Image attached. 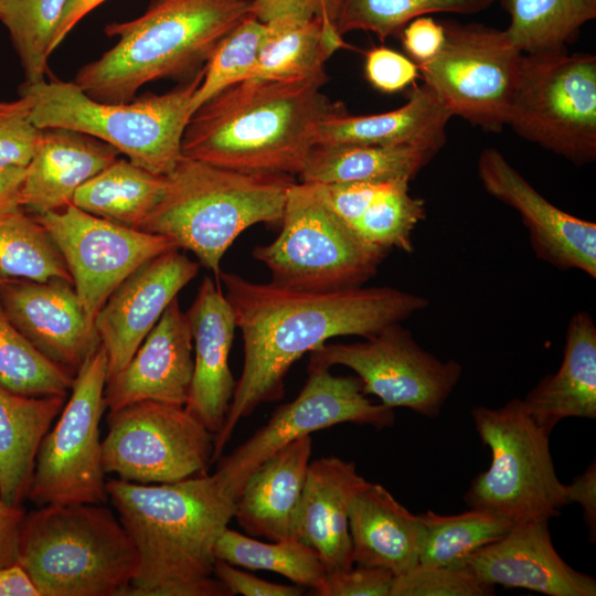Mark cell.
Returning a JSON list of instances; mask_svg holds the SVG:
<instances>
[{
    "label": "cell",
    "mask_w": 596,
    "mask_h": 596,
    "mask_svg": "<svg viewBox=\"0 0 596 596\" xmlns=\"http://www.w3.org/2000/svg\"><path fill=\"white\" fill-rule=\"evenodd\" d=\"M445 41L432 60L417 65L419 75L450 111L472 126L499 132L522 53L505 30L481 23L440 21Z\"/></svg>",
    "instance_id": "12"
},
{
    "label": "cell",
    "mask_w": 596,
    "mask_h": 596,
    "mask_svg": "<svg viewBox=\"0 0 596 596\" xmlns=\"http://www.w3.org/2000/svg\"><path fill=\"white\" fill-rule=\"evenodd\" d=\"M214 575L225 585L231 596L235 594L244 596H300L304 592L300 585L272 583L240 571L234 565L221 560L214 562Z\"/></svg>",
    "instance_id": "48"
},
{
    "label": "cell",
    "mask_w": 596,
    "mask_h": 596,
    "mask_svg": "<svg viewBox=\"0 0 596 596\" xmlns=\"http://www.w3.org/2000/svg\"><path fill=\"white\" fill-rule=\"evenodd\" d=\"M105 0H67L53 36L50 51L57 49L71 30Z\"/></svg>",
    "instance_id": "52"
},
{
    "label": "cell",
    "mask_w": 596,
    "mask_h": 596,
    "mask_svg": "<svg viewBox=\"0 0 596 596\" xmlns=\"http://www.w3.org/2000/svg\"><path fill=\"white\" fill-rule=\"evenodd\" d=\"M422 533L418 564L459 568L473 552L503 536L513 523L471 509L459 514H418Z\"/></svg>",
    "instance_id": "34"
},
{
    "label": "cell",
    "mask_w": 596,
    "mask_h": 596,
    "mask_svg": "<svg viewBox=\"0 0 596 596\" xmlns=\"http://www.w3.org/2000/svg\"><path fill=\"white\" fill-rule=\"evenodd\" d=\"M507 126L576 166L596 159V56L522 54Z\"/></svg>",
    "instance_id": "10"
},
{
    "label": "cell",
    "mask_w": 596,
    "mask_h": 596,
    "mask_svg": "<svg viewBox=\"0 0 596 596\" xmlns=\"http://www.w3.org/2000/svg\"><path fill=\"white\" fill-rule=\"evenodd\" d=\"M336 28L340 35L352 31L374 33L381 41L400 35L415 18L432 13L477 14L497 0H338Z\"/></svg>",
    "instance_id": "37"
},
{
    "label": "cell",
    "mask_w": 596,
    "mask_h": 596,
    "mask_svg": "<svg viewBox=\"0 0 596 596\" xmlns=\"http://www.w3.org/2000/svg\"><path fill=\"white\" fill-rule=\"evenodd\" d=\"M107 374L100 345L75 374L55 426L42 439L28 493L34 504L108 502L99 429Z\"/></svg>",
    "instance_id": "11"
},
{
    "label": "cell",
    "mask_w": 596,
    "mask_h": 596,
    "mask_svg": "<svg viewBox=\"0 0 596 596\" xmlns=\"http://www.w3.org/2000/svg\"><path fill=\"white\" fill-rule=\"evenodd\" d=\"M369 482L353 461L330 456L309 462L292 536L319 554L327 573L354 564L349 508Z\"/></svg>",
    "instance_id": "23"
},
{
    "label": "cell",
    "mask_w": 596,
    "mask_h": 596,
    "mask_svg": "<svg viewBox=\"0 0 596 596\" xmlns=\"http://www.w3.org/2000/svg\"><path fill=\"white\" fill-rule=\"evenodd\" d=\"M267 31L252 78L295 79L327 76L326 61L345 47L336 25L320 18L279 19Z\"/></svg>",
    "instance_id": "31"
},
{
    "label": "cell",
    "mask_w": 596,
    "mask_h": 596,
    "mask_svg": "<svg viewBox=\"0 0 596 596\" xmlns=\"http://www.w3.org/2000/svg\"><path fill=\"white\" fill-rule=\"evenodd\" d=\"M105 473L136 483H169L206 473L213 434L184 405L140 401L107 416Z\"/></svg>",
    "instance_id": "13"
},
{
    "label": "cell",
    "mask_w": 596,
    "mask_h": 596,
    "mask_svg": "<svg viewBox=\"0 0 596 596\" xmlns=\"http://www.w3.org/2000/svg\"><path fill=\"white\" fill-rule=\"evenodd\" d=\"M492 587L478 582L464 567L417 564L394 577L391 596H487Z\"/></svg>",
    "instance_id": "42"
},
{
    "label": "cell",
    "mask_w": 596,
    "mask_h": 596,
    "mask_svg": "<svg viewBox=\"0 0 596 596\" xmlns=\"http://www.w3.org/2000/svg\"><path fill=\"white\" fill-rule=\"evenodd\" d=\"M108 501L139 556L124 596H231L214 575V546L235 499L215 473L175 482L106 481Z\"/></svg>",
    "instance_id": "2"
},
{
    "label": "cell",
    "mask_w": 596,
    "mask_h": 596,
    "mask_svg": "<svg viewBox=\"0 0 596 596\" xmlns=\"http://www.w3.org/2000/svg\"><path fill=\"white\" fill-rule=\"evenodd\" d=\"M193 338V375L185 408L215 436L236 386L228 355L236 329L220 280L204 276L185 312Z\"/></svg>",
    "instance_id": "22"
},
{
    "label": "cell",
    "mask_w": 596,
    "mask_h": 596,
    "mask_svg": "<svg viewBox=\"0 0 596 596\" xmlns=\"http://www.w3.org/2000/svg\"><path fill=\"white\" fill-rule=\"evenodd\" d=\"M394 577L383 567L356 565L326 573L313 592L318 596H391Z\"/></svg>",
    "instance_id": "44"
},
{
    "label": "cell",
    "mask_w": 596,
    "mask_h": 596,
    "mask_svg": "<svg viewBox=\"0 0 596 596\" xmlns=\"http://www.w3.org/2000/svg\"><path fill=\"white\" fill-rule=\"evenodd\" d=\"M353 563L383 567L395 576L418 564V514L402 505L382 485L369 482L349 508Z\"/></svg>",
    "instance_id": "27"
},
{
    "label": "cell",
    "mask_w": 596,
    "mask_h": 596,
    "mask_svg": "<svg viewBox=\"0 0 596 596\" xmlns=\"http://www.w3.org/2000/svg\"><path fill=\"white\" fill-rule=\"evenodd\" d=\"M34 216L57 245L74 288L94 321L127 276L151 258L178 248L162 235L113 223L72 203Z\"/></svg>",
    "instance_id": "16"
},
{
    "label": "cell",
    "mask_w": 596,
    "mask_h": 596,
    "mask_svg": "<svg viewBox=\"0 0 596 596\" xmlns=\"http://www.w3.org/2000/svg\"><path fill=\"white\" fill-rule=\"evenodd\" d=\"M166 175L117 158L75 192L72 204L95 216L139 230L160 201Z\"/></svg>",
    "instance_id": "32"
},
{
    "label": "cell",
    "mask_w": 596,
    "mask_h": 596,
    "mask_svg": "<svg viewBox=\"0 0 596 596\" xmlns=\"http://www.w3.org/2000/svg\"><path fill=\"white\" fill-rule=\"evenodd\" d=\"M438 153L421 146L315 145L301 182H409Z\"/></svg>",
    "instance_id": "30"
},
{
    "label": "cell",
    "mask_w": 596,
    "mask_h": 596,
    "mask_svg": "<svg viewBox=\"0 0 596 596\" xmlns=\"http://www.w3.org/2000/svg\"><path fill=\"white\" fill-rule=\"evenodd\" d=\"M179 249L160 254L135 269L95 317L108 359L107 377L130 361L169 304L198 275L200 264Z\"/></svg>",
    "instance_id": "19"
},
{
    "label": "cell",
    "mask_w": 596,
    "mask_h": 596,
    "mask_svg": "<svg viewBox=\"0 0 596 596\" xmlns=\"http://www.w3.org/2000/svg\"><path fill=\"white\" fill-rule=\"evenodd\" d=\"M390 183L354 181L318 185L328 205L351 227Z\"/></svg>",
    "instance_id": "46"
},
{
    "label": "cell",
    "mask_w": 596,
    "mask_h": 596,
    "mask_svg": "<svg viewBox=\"0 0 596 596\" xmlns=\"http://www.w3.org/2000/svg\"><path fill=\"white\" fill-rule=\"evenodd\" d=\"M74 375L45 358L10 321L0 301V385L26 396H66Z\"/></svg>",
    "instance_id": "38"
},
{
    "label": "cell",
    "mask_w": 596,
    "mask_h": 596,
    "mask_svg": "<svg viewBox=\"0 0 596 596\" xmlns=\"http://www.w3.org/2000/svg\"><path fill=\"white\" fill-rule=\"evenodd\" d=\"M364 71L369 83L386 94L403 91L419 76L414 61L385 46L373 47L368 52Z\"/></svg>",
    "instance_id": "45"
},
{
    "label": "cell",
    "mask_w": 596,
    "mask_h": 596,
    "mask_svg": "<svg viewBox=\"0 0 596 596\" xmlns=\"http://www.w3.org/2000/svg\"><path fill=\"white\" fill-rule=\"evenodd\" d=\"M41 135L42 129L32 121L26 98L0 102V169L25 168Z\"/></svg>",
    "instance_id": "43"
},
{
    "label": "cell",
    "mask_w": 596,
    "mask_h": 596,
    "mask_svg": "<svg viewBox=\"0 0 596 596\" xmlns=\"http://www.w3.org/2000/svg\"><path fill=\"white\" fill-rule=\"evenodd\" d=\"M522 401L550 434L565 418H596V326L589 312L572 316L558 370L542 377Z\"/></svg>",
    "instance_id": "28"
},
{
    "label": "cell",
    "mask_w": 596,
    "mask_h": 596,
    "mask_svg": "<svg viewBox=\"0 0 596 596\" xmlns=\"http://www.w3.org/2000/svg\"><path fill=\"white\" fill-rule=\"evenodd\" d=\"M476 430L491 451L488 470L471 481L465 501L514 523L550 520L567 504L566 485L556 475L550 433L528 412L521 398L471 409Z\"/></svg>",
    "instance_id": "9"
},
{
    "label": "cell",
    "mask_w": 596,
    "mask_h": 596,
    "mask_svg": "<svg viewBox=\"0 0 596 596\" xmlns=\"http://www.w3.org/2000/svg\"><path fill=\"white\" fill-rule=\"evenodd\" d=\"M17 563L40 596H124L139 556L109 508L47 504L25 513Z\"/></svg>",
    "instance_id": "6"
},
{
    "label": "cell",
    "mask_w": 596,
    "mask_h": 596,
    "mask_svg": "<svg viewBox=\"0 0 596 596\" xmlns=\"http://www.w3.org/2000/svg\"><path fill=\"white\" fill-rule=\"evenodd\" d=\"M24 515L22 505L8 504L0 497V567L18 562L19 536Z\"/></svg>",
    "instance_id": "50"
},
{
    "label": "cell",
    "mask_w": 596,
    "mask_h": 596,
    "mask_svg": "<svg viewBox=\"0 0 596 596\" xmlns=\"http://www.w3.org/2000/svg\"><path fill=\"white\" fill-rule=\"evenodd\" d=\"M192 375V331L177 297L130 361L107 377L104 390L106 408L115 411L147 400L185 405Z\"/></svg>",
    "instance_id": "21"
},
{
    "label": "cell",
    "mask_w": 596,
    "mask_h": 596,
    "mask_svg": "<svg viewBox=\"0 0 596 596\" xmlns=\"http://www.w3.org/2000/svg\"><path fill=\"white\" fill-rule=\"evenodd\" d=\"M354 343H323L309 360L354 371L368 395L390 408L405 407L435 418L458 384L462 366L423 349L412 332L393 323Z\"/></svg>",
    "instance_id": "15"
},
{
    "label": "cell",
    "mask_w": 596,
    "mask_h": 596,
    "mask_svg": "<svg viewBox=\"0 0 596 596\" xmlns=\"http://www.w3.org/2000/svg\"><path fill=\"white\" fill-rule=\"evenodd\" d=\"M294 182L288 174L245 173L182 156L139 230L192 252L220 280L221 259L242 232L280 223Z\"/></svg>",
    "instance_id": "5"
},
{
    "label": "cell",
    "mask_w": 596,
    "mask_h": 596,
    "mask_svg": "<svg viewBox=\"0 0 596 596\" xmlns=\"http://www.w3.org/2000/svg\"><path fill=\"white\" fill-rule=\"evenodd\" d=\"M402 44L408 56L416 63L423 64L440 51L445 32L439 22L423 15L408 22L400 34Z\"/></svg>",
    "instance_id": "49"
},
{
    "label": "cell",
    "mask_w": 596,
    "mask_h": 596,
    "mask_svg": "<svg viewBox=\"0 0 596 596\" xmlns=\"http://www.w3.org/2000/svg\"><path fill=\"white\" fill-rule=\"evenodd\" d=\"M0 301L14 327L50 361L75 376L102 345L72 281L4 278Z\"/></svg>",
    "instance_id": "18"
},
{
    "label": "cell",
    "mask_w": 596,
    "mask_h": 596,
    "mask_svg": "<svg viewBox=\"0 0 596 596\" xmlns=\"http://www.w3.org/2000/svg\"><path fill=\"white\" fill-rule=\"evenodd\" d=\"M252 0H155L138 18L105 26L117 43L83 65L74 83L91 98L127 103L145 84L194 75L251 14Z\"/></svg>",
    "instance_id": "4"
},
{
    "label": "cell",
    "mask_w": 596,
    "mask_h": 596,
    "mask_svg": "<svg viewBox=\"0 0 596 596\" xmlns=\"http://www.w3.org/2000/svg\"><path fill=\"white\" fill-rule=\"evenodd\" d=\"M408 183H390L351 228L374 246L412 253L413 232L425 220L426 206L423 199L409 194Z\"/></svg>",
    "instance_id": "41"
},
{
    "label": "cell",
    "mask_w": 596,
    "mask_h": 596,
    "mask_svg": "<svg viewBox=\"0 0 596 596\" xmlns=\"http://www.w3.org/2000/svg\"><path fill=\"white\" fill-rule=\"evenodd\" d=\"M312 439L300 437L265 460L235 498L234 518L249 535L278 541L292 536Z\"/></svg>",
    "instance_id": "25"
},
{
    "label": "cell",
    "mask_w": 596,
    "mask_h": 596,
    "mask_svg": "<svg viewBox=\"0 0 596 596\" xmlns=\"http://www.w3.org/2000/svg\"><path fill=\"white\" fill-rule=\"evenodd\" d=\"M67 0H0V22L9 31L25 83L44 81L50 47Z\"/></svg>",
    "instance_id": "39"
},
{
    "label": "cell",
    "mask_w": 596,
    "mask_h": 596,
    "mask_svg": "<svg viewBox=\"0 0 596 596\" xmlns=\"http://www.w3.org/2000/svg\"><path fill=\"white\" fill-rule=\"evenodd\" d=\"M281 231L252 255L275 285L307 291L362 286L390 251L360 237L326 202L318 183L294 182L286 195Z\"/></svg>",
    "instance_id": "8"
},
{
    "label": "cell",
    "mask_w": 596,
    "mask_h": 596,
    "mask_svg": "<svg viewBox=\"0 0 596 596\" xmlns=\"http://www.w3.org/2000/svg\"><path fill=\"white\" fill-rule=\"evenodd\" d=\"M478 178L487 193L515 210L536 257L561 270L596 278V224L545 199L496 148L483 149Z\"/></svg>",
    "instance_id": "17"
},
{
    "label": "cell",
    "mask_w": 596,
    "mask_h": 596,
    "mask_svg": "<svg viewBox=\"0 0 596 596\" xmlns=\"http://www.w3.org/2000/svg\"><path fill=\"white\" fill-rule=\"evenodd\" d=\"M25 168L0 169V211L20 206V188Z\"/></svg>",
    "instance_id": "54"
},
{
    "label": "cell",
    "mask_w": 596,
    "mask_h": 596,
    "mask_svg": "<svg viewBox=\"0 0 596 596\" xmlns=\"http://www.w3.org/2000/svg\"><path fill=\"white\" fill-rule=\"evenodd\" d=\"M0 596H40L26 572L17 563L0 567Z\"/></svg>",
    "instance_id": "53"
},
{
    "label": "cell",
    "mask_w": 596,
    "mask_h": 596,
    "mask_svg": "<svg viewBox=\"0 0 596 596\" xmlns=\"http://www.w3.org/2000/svg\"><path fill=\"white\" fill-rule=\"evenodd\" d=\"M3 279H4V278H1V277H0V283H1Z\"/></svg>",
    "instance_id": "55"
},
{
    "label": "cell",
    "mask_w": 596,
    "mask_h": 596,
    "mask_svg": "<svg viewBox=\"0 0 596 596\" xmlns=\"http://www.w3.org/2000/svg\"><path fill=\"white\" fill-rule=\"evenodd\" d=\"M307 372L297 397L279 406L264 426L219 461L214 473L234 499L254 470L300 437L343 423L376 429L395 423L394 409L370 401L358 376L333 375L329 366L311 360Z\"/></svg>",
    "instance_id": "14"
},
{
    "label": "cell",
    "mask_w": 596,
    "mask_h": 596,
    "mask_svg": "<svg viewBox=\"0 0 596 596\" xmlns=\"http://www.w3.org/2000/svg\"><path fill=\"white\" fill-rule=\"evenodd\" d=\"M338 6V0H252L251 14L263 23L286 18H320L336 25Z\"/></svg>",
    "instance_id": "47"
},
{
    "label": "cell",
    "mask_w": 596,
    "mask_h": 596,
    "mask_svg": "<svg viewBox=\"0 0 596 596\" xmlns=\"http://www.w3.org/2000/svg\"><path fill=\"white\" fill-rule=\"evenodd\" d=\"M0 277L35 281L60 277L72 281L52 236L22 207L0 211Z\"/></svg>",
    "instance_id": "35"
},
{
    "label": "cell",
    "mask_w": 596,
    "mask_h": 596,
    "mask_svg": "<svg viewBox=\"0 0 596 596\" xmlns=\"http://www.w3.org/2000/svg\"><path fill=\"white\" fill-rule=\"evenodd\" d=\"M567 504L578 503L583 508L584 520L589 529V538L595 541L596 532V467L595 461L566 485Z\"/></svg>",
    "instance_id": "51"
},
{
    "label": "cell",
    "mask_w": 596,
    "mask_h": 596,
    "mask_svg": "<svg viewBox=\"0 0 596 596\" xmlns=\"http://www.w3.org/2000/svg\"><path fill=\"white\" fill-rule=\"evenodd\" d=\"M66 396H26L0 385V497L11 505L28 498L36 455Z\"/></svg>",
    "instance_id": "29"
},
{
    "label": "cell",
    "mask_w": 596,
    "mask_h": 596,
    "mask_svg": "<svg viewBox=\"0 0 596 596\" xmlns=\"http://www.w3.org/2000/svg\"><path fill=\"white\" fill-rule=\"evenodd\" d=\"M266 31V24L249 14L216 44L203 66L191 115L225 88L253 77Z\"/></svg>",
    "instance_id": "40"
},
{
    "label": "cell",
    "mask_w": 596,
    "mask_h": 596,
    "mask_svg": "<svg viewBox=\"0 0 596 596\" xmlns=\"http://www.w3.org/2000/svg\"><path fill=\"white\" fill-rule=\"evenodd\" d=\"M481 584L525 588L549 596H595L594 577L556 552L549 520L514 523L500 539L470 554L462 566Z\"/></svg>",
    "instance_id": "20"
},
{
    "label": "cell",
    "mask_w": 596,
    "mask_h": 596,
    "mask_svg": "<svg viewBox=\"0 0 596 596\" xmlns=\"http://www.w3.org/2000/svg\"><path fill=\"white\" fill-rule=\"evenodd\" d=\"M202 78L203 67L170 92L143 94L127 103L95 100L74 82L53 76L49 82H23L19 92L29 102L38 128H65L89 135L113 146L135 164L167 175L182 157L191 100Z\"/></svg>",
    "instance_id": "7"
},
{
    "label": "cell",
    "mask_w": 596,
    "mask_h": 596,
    "mask_svg": "<svg viewBox=\"0 0 596 596\" xmlns=\"http://www.w3.org/2000/svg\"><path fill=\"white\" fill-rule=\"evenodd\" d=\"M219 279L242 334L244 358L223 426L214 436L212 462L242 418L263 403L283 398L285 376L305 353L334 337L368 338L429 305L424 296L389 286L307 291L252 283L235 273L221 272Z\"/></svg>",
    "instance_id": "1"
},
{
    "label": "cell",
    "mask_w": 596,
    "mask_h": 596,
    "mask_svg": "<svg viewBox=\"0 0 596 596\" xmlns=\"http://www.w3.org/2000/svg\"><path fill=\"white\" fill-rule=\"evenodd\" d=\"M510 18L505 32L522 54L567 51L596 18V0H497Z\"/></svg>",
    "instance_id": "33"
},
{
    "label": "cell",
    "mask_w": 596,
    "mask_h": 596,
    "mask_svg": "<svg viewBox=\"0 0 596 596\" xmlns=\"http://www.w3.org/2000/svg\"><path fill=\"white\" fill-rule=\"evenodd\" d=\"M327 76L248 78L190 117L182 156L245 173L300 174L320 124L345 110L322 94Z\"/></svg>",
    "instance_id": "3"
},
{
    "label": "cell",
    "mask_w": 596,
    "mask_h": 596,
    "mask_svg": "<svg viewBox=\"0 0 596 596\" xmlns=\"http://www.w3.org/2000/svg\"><path fill=\"white\" fill-rule=\"evenodd\" d=\"M118 155L116 148L89 135L65 128L42 129L25 167L20 206L32 215L65 207L76 190Z\"/></svg>",
    "instance_id": "24"
},
{
    "label": "cell",
    "mask_w": 596,
    "mask_h": 596,
    "mask_svg": "<svg viewBox=\"0 0 596 596\" xmlns=\"http://www.w3.org/2000/svg\"><path fill=\"white\" fill-rule=\"evenodd\" d=\"M214 556L234 566L275 572L312 589L327 573L319 554L294 536L265 543L226 528L215 543Z\"/></svg>",
    "instance_id": "36"
},
{
    "label": "cell",
    "mask_w": 596,
    "mask_h": 596,
    "mask_svg": "<svg viewBox=\"0 0 596 596\" xmlns=\"http://www.w3.org/2000/svg\"><path fill=\"white\" fill-rule=\"evenodd\" d=\"M450 111L426 85L414 86L401 107L374 115L333 114L319 126L316 145H413L439 151Z\"/></svg>",
    "instance_id": "26"
}]
</instances>
